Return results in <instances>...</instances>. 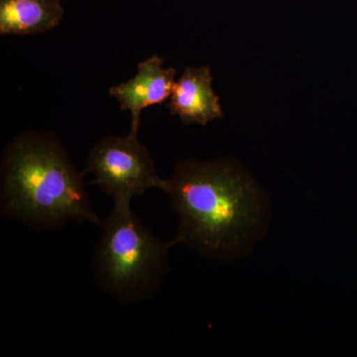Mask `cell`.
<instances>
[{"label":"cell","instance_id":"3","mask_svg":"<svg viewBox=\"0 0 357 357\" xmlns=\"http://www.w3.org/2000/svg\"><path fill=\"white\" fill-rule=\"evenodd\" d=\"M98 227L93 261L98 287L126 306L151 298L168 270L172 244L160 241L143 225L131 202H114Z\"/></svg>","mask_w":357,"mask_h":357},{"label":"cell","instance_id":"1","mask_svg":"<svg viewBox=\"0 0 357 357\" xmlns=\"http://www.w3.org/2000/svg\"><path fill=\"white\" fill-rule=\"evenodd\" d=\"M162 191L177 213L178 231L170 243L202 255L227 259L243 250L261 225L265 203L257 185L229 161L185 160Z\"/></svg>","mask_w":357,"mask_h":357},{"label":"cell","instance_id":"7","mask_svg":"<svg viewBox=\"0 0 357 357\" xmlns=\"http://www.w3.org/2000/svg\"><path fill=\"white\" fill-rule=\"evenodd\" d=\"M64 14L60 0H0V34L47 32L60 25Z\"/></svg>","mask_w":357,"mask_h":357},{"label":"cell","instance_id":"2","mask_svg":"<svg viewBox=\"0 0 357 357\" xmlns=\"http://www.w3.org/2000/svg\"><path fill=\"white\" fill-rule=\"evenodd\" d=\"M0 208L6 218L35 230L98 218L81 174L51 132L29 131L7 146L1 164Z\"/></svg>","mask_w":357,"mask_h":357},{"label":"cell","instance_id":"6","mask_svg":"<svg viewBox=\"0 0 357 357\" xmlns=\"http://www.w3.org/2000/svg\"><path fill=\"white\" fill-rule=\"evenodd\" d=\"M213 77L208 67H188L174 84L168 107L185 124L208 122L222 117L218 96L213 91Z\"/></svg>","mask_w":357,"mask_h":357},{"label":"cell","instance_id":"4","mask_svg":"<svg viewBox=\"0 0 357 357\" xmlns=\"http://www.w3.org/2000/svg\"><path fill=\"white\" fill-rule=\"evenodd\" d=\"M139 131L126 136H107L91 147L86 166L95 183L114 202H132L150 189L162 190L164 178L157 174L147 148L138 140Z\"/></svg>","mask_w":357,"mask_h":357},{"label":"cell","instance_id":"5","mask_svg":"<svg viewBox=\"0 0 357 357\" xmlns=\"http://www.w3.org/2000/svg\"><path fill=\"white\" fill-rule=\"evenodd\" d=\"M163 65V59L151 56L138 65L132 79L109 89V95L119 102L121 109L130 112L132 130L139 131L143 109L166 102L172 93L176 70Z\"/></svg>","mask_w":357,"mask_h":357}]
</instances>
